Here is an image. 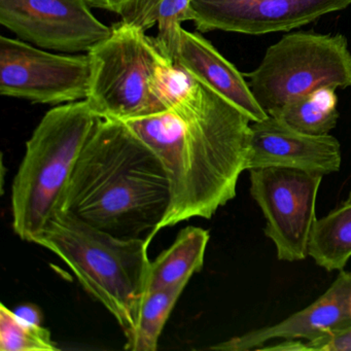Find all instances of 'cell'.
I'll use <instances>...</instances> for the list:
<instances>
[{
    "label": "cell",
    "mask_w": 351,
    "mask_h": 351,
    "mask_svg": "<svg viewBox=\"0 0 351 351\" xmlns=\"http://www.w3.org/2000/svg\"><path fill=\"white\" fill-rule=\"evenodd\" d=\"M124 123L167 172L170 205L159 231L193 217L211 219L235 198L247 171L252 121L217 92L195 79L170 110Z\"/></svg>",
    "instance_id": "cell-1"
},
{
    "label": "cell",
    "mask_w": 351,
    "mask_h": 351,
    "mask_svg": "<svg viewBox=\"0 0 351 351\" xmlns=\"http://www.w3.org/2000/svg\"><path fill=\"white\" fill-rule=\"evenodd\" d=\"M169 205L167 172L153 149L126 123L99 119L59 211L116 237L151 242Z\"/></svg>",
    "instance_id": "cell-2"
},
{
    "label": "cell",
    "mask_w": 351,
    "mask_h": 351,
    "mask_svg": "<svg viewBox=\"0 0 351 351\" xmlns=\"http://www.w3.org/2000/svg\"><path fill=\"white\" fill-rule=\"evenodd\" d=\"M151 242L124 239L66 213H56L34 244L61 258L84 289L116 318L126 339L136 326L147 291Z\"/></svg>",
    "instance_id": "cell-3"
},
{
    "label": "cell",
    "mask_w": 351,
    "mask_h": 351,
    "mask_svg": "<svg viewBox=\"0 0 351 351\" xmlns=\"http://www.w3.org/2000/svg\"><path fill=\"white\" fill-rule=\"evenodd\" d=\"M100 118L87 100L49 110L26 143L12 186L13 230L34 243L60 209L77 159Z\"/></svg>",
    "instance_id": "cell-4"
},
{
    "label": "cell",
    "mask_w": 351,
    "mask_h": 351,
    "mask_svg": "<svg viewBox=\"0 0 351 351\" xmlns=\"http://www.w3.org/2000/svg\"><path fill=\"white\" fill-rule=\"evenodd\" d=\"M88 55L91 81L86 100L98 118L127 122L168 110L156 93L158 67L165 56L154 38L120 21Z\"/></svg>",
    "instance_id": "cell-5"
},
{
    "label": "cell",
    "mask_w": 351,
    "mask_h": 351,
    "mask_svg": "<svg viewBox=\"0 0 351 351\" xmlns=\"http://www.w3.org/2000/svg\"><path fill=\"white\" fill-rule=\"evenodd\" d=\"M261 108L271 114L322 87H351V52L342 34H285L267 49L262 62L244 75Z\"/></svg>",
    "instance_id": "cell-6"
},
{
    "label": "cell",
    "mask_w": 351,
    "mask_h": 351,
    "mask_svg": "<svg viewBox=\"0 0 351 351\" xmlns=\"http://www.w3.org/2000/svg\"><path fill=\"white\" fill-rule=\"evenodd\" d=\"M248 171L250 195L264 215V232L274 243L277 258L291 263L305 260L324 176L287 167Z\"/></svg>",
    "instance_id": "cell-7"
},
{
    "label": "cell",
    "mask_w": 351,
    "mask_h": 351,
    "mask_svg": "<svg viewBox=\"0 0 351 351\" xmlns=\"http://www.w3.org/2000/svg\"><path fill=\"white\" fill-rule=\"evenodd\" d=\"M91 81L89 55H59L22 40L0 38V94L34 104L86 100Z\"/></svg>",
    "instance_id": "cell-8"
},
{
    "label": "cell",
    "mask_w": 351,
    "mask_h": 351,
    "mask_svg": "<svg viewBox=\"0 0 351 351\" xmlns=\"http://www.w3.org/2000/svg\"><path fill=\"white\" fill-rule=\"evenodd\" d=\"M88 0H0V24L45 50L89 52L112 34Z\"/></svg>",
    "instance_id": "cell-9"
},
{
    "label": "cell",
    "mask_w": 351,
    "mask_h": 351,
    "mask_svg": "<svg viewBox=\"0 0 351 351\" xmlns=\"http://www.w3.org/2000/svg\"><path fill=\"white\" fill-rule=\"evenodd\" d=\"M351 0H192L200 32H235L263 36L287 32L343 11Z\"/></svg>",
    "instance_id": "cell-10"
},
{
    "label": "cell",
    "mask_w": 351,
    "mask_h": 351,
    "mask_svg": "<svg viewBox=\"0 0 351 351\" xmlns=\"http://www.w3.org/2000/svg\"><path fill=\"white\" fill-rule=\"evenodd\" d=\"M250 128L247 171L256 168L287 167L324 176L340 170L341 145L332 135L307 134L272 116L252 122Z\"/></svg>",
    "instance_id": "cell-11"
},
{
    "label": "cell",
    "mask_w": 351,
    "mask_h": 351,
    "mask_svg": "<svg viewBox=\"0 0 351 351\" xmlns=\"http://www.w3.org/2000/svg\"><path fill=\"white\" fill-rule=\"evenodd\" d=\"M351 272L341 270L328 289L307 307L273 326L250 330L209 347L211 350H258L269 341H314L351 326Z\"/></svg>",
    "instance_id": "cell-12"
},
{
    "label": "cell",
    "mask_w": 351,
    "mask_h": 351,
    "mask_svg": "<svg viewBox=\"0 0 351 351\" xmlns=\"http://www.w3.org/2000/svg\"><path fill=\"white\" fill-rule=\"evenodd\" d=\"M165 57L231 102L252 122H260L269 116L254 98L243 73L201 34L182 28L176 45Z\"/></svg>",
    "instance_id": "cell-13"
},
{
    "label": "cell",
    "mask_w": 351,
    "mask_h": 351,
    "mask_svg": "<svg viewBox=\"0 0 351 351\" xmlns=\"http://www.w3.org/2000/svg\"><path fill=\"white\" fill-rule=\"evenodd\" d=\"M209 238L207 230L194 226L180 231L173 243L151 261L147 291L188 285L204 266Z\"/></svg>",
    "instance_id": "cell-14"
},
{
    "label": "cell",
    "mask_w": 351,
    "mask_h": 351,
    "mask_svg": "<svg viewBox=\"0 0 351 351\" xmlns=\"http://www.w3.org/2000/svg\"><path fill=\"white\" fill-rule=\"evenodd\" d=\"M119 15L121 21L145 32L157 25L154 40L163 55L176 45L182 22L194 19L192 0H129Z\"/></svg>",
    "instance_id": "cell-15"
},
{
    "label": "cell",
    "mask_w": 351,
    "mask_h": 351,
    "mask_svg": "<svg viewBox=\"0 0 351 351\" xmlns=\"http://www.w3.org/2000/svg\"><path fill=\"white\" fill-rule=\"evenodd\" d=\"M308 256L328 272L345 268L351 258V203L343 202L326 217L316 219Z\"/></svg>",
    "instance_id": "cell-16"
},
{
    "label": "cell",
    "mask_w": 351,
    "mask_h": 351,
    "mask_svg": "<svg viewBox=\"0 0 351 351\" xmlns=\"http://www.w3.org/2000/svg\"><path fill=\"white\" fill-rule=\"evenodd\" d=\"M336 90L332 87L314 90L289 102L271 116L307 134H330L339 119Z\"/></svg>",
    "instance_id": "cell-17"
},
{
    "label": "cell",
    "mask_w": 351,
    "mask_h": 351,
    "mask_svg": "<svg viewBox=\"0 0 351 351\" xmlns=\"http://www.w3.org/2000/svg\"><path fill=\"white\" fill-rule=\"evenodd\" d=\"M186 285L147 291L143 298L136 326L126 339V350L156 351L164 326Z\"/></svg>",
    "instance_id": "cell-18"
},
{
    "label": "cell",
    "mask_w": 351,
    "mask_h": 351,
    "mask_svg": "<svg viewBox=\"0 0 351 351\" xmlns=\"http://www.w3.org/2000/svg\"><path fill=\"white\" fill-rule=\"evenodd\" d=\"M0 350L57 351L50 330L38 324H28L13 310L0 305Z\"/></svg>",
    "instance_id": "cell-19"
},
{
    "label": "cell",
    "mask_w": 351,
    "mask_h": 351,
    "mask_svg": "<svg viewBox=\"0 0 351 351\" xmlns=\"http://www.w3.org/2000/svg\"><path fill=\"white\" fill-rule=\"evenodd\" d=\"M351 351V326L314 341H293V351Z\"/></svg>",
    "instance_id": "cell-20"
},
{
    "label": "cell",
    "mask_w": 351,
    "mask_h": 351,
    "mask_svg": "<svg viewBox=\"0 0 351 351\" xmlns=\"http://www.w3.org/2000/svg\"><path fill=\"white\" fill-rule=\"evenodd\" d=\"M13 311L18 317L21 318L24 322L42 326L44 316H43L42 310L36 304H23V305L18 306Z\"/></svg>",
    "instance_id": "cell-21"
},
{
    "label": "cell",
    "mask_w": 351,
    "mask_h": 351,
    "mask_svg": "<svg viewBox=\"0 0 351 351\" xmlns=\"http://www.w3.org/2000/svg\"><path fill=\"white\" fill-rule=\"evenodd\" d=\"M88 1L92 8L112 12L119 15L129 0H88Z\"/></svg>",
    "instance_id": "cell-22"
},
{
    "label": "cell",
    "mask_w": 351,
    "mask_h": 351,
    "mask_svg": "<svg viewBox=\"0 0 351 351\" xmlns=\"http://www.w3.org/2000/svg\"><path fill=\"white\" fill-rule=\"evenodd\" d=\"M344 202L351 203V191L349 192L348 197H347V199L344 201Z\"/></svg>",
    "instance_id": "cell-23"
},
{
    "label": "cell",
    "mask_w": 351,
    "mask_h": 351,
    "mask_svg": "<svg viewBox=\"0 0 351 351\" xmlns=\"http://www.w3.org/2000/svg\"><path fill=\"white\" fill-rule=\"evenodd\" d=\"M349 308H350V313H351V295H350V300H349Z\"/></svg>",
    "instance_id": "cell-24"
}]
</instances>
